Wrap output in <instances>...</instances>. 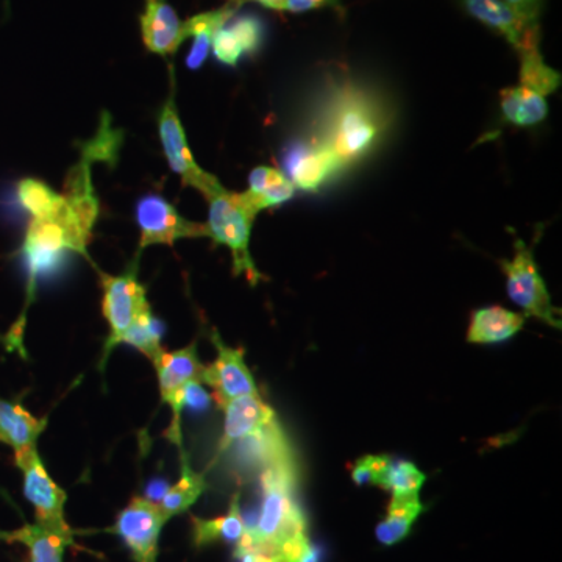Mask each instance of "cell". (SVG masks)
<instances>
[{
  "label": "cell",
  "mask_w": 562,
  "mask_h": 562,
  "mask_svg": "<svg viewBox=\"0 0 562 562\" xmlns=\"http://www.w3.org/2000/svg\"><path fill=\"white\" fill-rule=\"evenodd\" d=\"M390 127V114L382 101L350 81L333 88L325 105L319 136L312 140L335 155L341 168L368 157Z\"/></svg>",
  "instance_id": "1"
},
{
  "label": "cell",
  "mask_w": 562,
  "mask_h": 562,
  "mask_svg": "<svg viewBox=\"0 0 562 562\" xmlns=\"http://www.w3.org/2000/svg\"><path fill=\"white\" fill-rule=\"evenodd\" d=\"M297 462L273 465L260 473L261 509L255 527H247L244 536L251 542L276 550L299 535L306 532V517L295 501Z\"/></svg>",
  "instance_id": "2"
},
{
  "label": "cell",
  "mask_w": 562,
  "mask_h": 562,
  "mask_svg": "<svg viewBox=\"0 0 562 562\" xmlns=\"http://www.w3.org/2000/svg\"><path fill=\"white\" fill-rule=\"evenodd\" d=\"M209 201V222L206 232L209 238L217 246H225L231 249L233 260V276H246L250 286H257L266 277L258 271L254 258L250 255V235L257 214L251 213L244 205L239 194L221 190L206 198Z\"/></svg>",
  "instance_id": "3"
},
{
  "label": "cell",
  "mask_w": 562,
  "mask_h": 562,
  "mask_svg": "<svg viewBox=\"0 0 562 562\" xmlns=\"http://www.w3.org/2000/svg\"><path fill=\"white\" fill-rule=\"evenodd\" d=\"M501 266L509 299L524 310L525 316L561 330L560 310L553 305L552 295L539 273L532 247L516 239L513 260H502Z\"/></svg>",
  "instance_id": "4"
},
{
  "label": "cell",
  "mask_w": 562,
  "mask_h": 562,
  "mask_svg": "<svg viewBox=\"0 0 562 562\" xmlns=\"http://www.w3.org/2000/svg\"><path fill=\"white\" fill-rule=\"evenodd\" d=\"M102 284V314L109 324L110 335L106 338L103 351L109 358L111 350L120 346L125 333L131 330L140 314L149 312L150 303L147 301L146 288L138 280V265L127 268L121 276L101 273Z\"/></svg>",
  "instance_id": "5"
},
{
  "label": "cell",
  "mask_w": 562,
  "mask_h": 562,
  "mask_svg": "<svg viewBox=\"0 0 562 562\" xmlns=\"http://www.w3.org/2000/svg\"><path fill=\"white\" fill-rule=\"evenodd\" d=\"M162 403L171 408L172 425L168 430L169 439L181 447V413L187 406L188 390L192 384H203L205 366L199 358L198 342L183 347L180 350H162L154 361Z\"/></svg>",
  "instance_id": "6"
},
{
  "label": "cell",
  "mask_w": 562,
  "mask_h": 562,
  "mask_svg": "<svg viewBox=\"0 0 562 562\" xmlns=\"http://www.w3.org/2000/svg\"><path fill=\"white\" fill-rule=\"evenodd\" d=\"M168 516L160 503L146 497H135L120 514L105 532L116 535L131 550L135 562H157L158 542Z\"/></svg>",
  "instance_id": "7"
},
{
  "label": "cell",
  "mask_w": 562,
  "mask_h": 562,
  "mask_svg": "<svg viewBox=\"0 0 562 562\" xmlns=\"http://www.w3.org/2000/svg\"><path fill=\"white\" fill-rule=\"evenodd\" d=\"M157 121L166 160H168L172 171L183 181L184 187H191L202 192L205 199L221 190V181L211 173L203 171L201 166L195 162L194 155L188 146L187 133H184L183 125H181L173 94L169 95L168 101L161 106Z\"/></svg>",
  "instance_id": "8"
},
{
  "label": "cell",
  "mask_w": 562,
  "mask_h": 562,
  "mask_svg": "<svg viewBox=\"0 0 562 562\" xmlns=\"http://www.w3.org/2000/svg\"><path fill=\"white\" fill-rule=\"evenodd\" d=\"M14 462L24 479V495L35 508L36 524L52 530L72 531L66 522L65 505L68 494L52 480L44 468L38 450H24L14 453Z\"/></svg>",
  "instance_id": "9"
},
{
  "label": "cell",
  "mask_w": 562,
  "mask_h": 562,
  "mask_svg": "<svg viewBox=\"0 0 562 562\" xmlns=\"http://www.w3.org/2000/svg\"><path fill=\"white\" fill-rule=\"evenodd\" d=\"M136 224L139 227V250L165 244L173 246L180 239L209 238L205 224L188 221L172 203L158 194H147L136 203Z\"/></svg>",
  "instance_id": "10"
},
{
  "label": "cell",
  "mask_w": 562,
  "mask_h": 562,
  "mask_svg": "<svg viewBox=\"0 0 562 562\" xmlns=\"http://www.w3.org/2000/svg\"><path fill=\"white\" fill-rule=\"evenodd\" d=\"M211 342L216 347L217 357L213 364L205 366L202 383L211 387L217 406L222 408L244 395H260L257 382L244 360L246 351L228 347L216 330L211 335Z\"/></svg>",
  "instance_id": "11"
},
{
  "label": "cell",
  "mask_w": 562,
  "mask_h": 562,
  "mask_svg": "<svg viewBox=\"0 0 562 562\" xmlns=\"http://www.w3.org/2000/svg\"><path fill=\"white\" fill-rule=\"evenodd\" d=\"M74 251L65 225L58 220H32L22 244V255L29 269V292L36 281L57 268L65 251Z\"/></svg>",
  "instance_id": "12"
},
{
  "label": "cell",
  "mask_w": 562,
  "mask_h": 562,
  "mask_svg": "<svg viewBox=\"0 0 562 562\" xmlns=\"http://www.w3.org/2000/svg\"><path fill=\"white\" fill-rule=\"evenodd\" d=\"M227 452L232 454L236 469L246 475L254 472L261 473L273 465L295 462L294 450L279 420L249 438L232 443L222 453Z\"/></svg>",
  "instance_id": "13"
},
{
  "label": "cell",
  "mask_w": 562,
  "mask_h": 562,
  "mask_svg": "<svg viewBox=\"0 0 562 562\" xmlns=\"http://www.w3.org/2000/svg\"><path fill=\"white\" fill-rule=\"evenodd\" d=\"M462 5L471 16L508 41L517 52L541 43L538 21L527 20L505 0H462Z\"/></svg>",
  "instance_id": "14"
},
{
  "label": "cell",
  "mask_w": 562,
  "mask_h": 562,
  "mask_svg": "<svg viewBox=\"0 0 562 562\" xmlns=\"http://www.w3.org/2000/svg\"><path fill=\"white\" fill-rule=\"evenodd\" d=\"M284 168L290 176L288 179L295 188L312 192L319 191L325 181L342 171L335 155L314 140H303L288 149L284 155Z\"/></svg>",
  "instance_id": "15"
},
{
  "label": "cell",
  "mask_w": 562,
  "mask_h": 562,
  "mask_svg": "<svg viewBox=\"0 0 562 562\" xmlns=\"http://www.w3.org/2000/svg\"><path fill=\"white\" fill-rule=\"evenodd\" d=\"M139 25L146 49L161 57H171L187 41L183 22L168 0H146Z\"/></svg>",
  "instance_id": "16"
},
{
  "label": "cell",
  "mask_w": 562,
  "mask_h": 562,
  "mask_svg": "<svg viewBox=\"0 0 562 562\" xmlns=\"http://www.w3.org/2000/svg\"><path fill=\"white\" fill-rule=\"evenodd\" d=\"M225 414L224 435H222L221 452L232 443L249 438L255 432L273 424L277 414L260 395H244L222 406Z\"/></svg>",
  "instance_id": "17"
},
{
  "label": "cell",
  "mask_w": 562,
  "mask_h": 562,
  "mask_svg": "<svg viewBox=\"0 0 562 562\" xmlns=\"http://www.w3.org/2000/svg\"><path fill=\"white\" fill-rule=\"evenodd\" d=\"M295 187L288 179L286 173L269 166H258L249 176V190L241 192L244 205L257 214L262 210L279 206L281 203L291 201Z\"/></svg>",
  "instance_id": "18"
},
{
  "label": "cell",
  "mask_w": 562,
  "mask_h": 562,
  "mask_svg": "<svg viewBox=\"0 0 562 562\" xmlns=\"http://www.w3.org/2000/svg\"><path fill=\"white\" fill-rule=\"evenodd\" d=\"M47 427V417L36 419L20 403L0 398V442L16 452L36 449L40 436Z\"/></svg>",
  "instance_id": "19"
},
{
  "label": "cell",
  "mask_w": 562,
  "mask_h": 562,
  "mask_svg": "<svg viewBox=\"0 0 562 562\" xmlns=\"http://www.w3.org/2000/svg\"><path fill=\"white\" fill-rule=\"evenodd\" d=\"M527 316L509 312L502 306H487L471 314L468 341L471 344H498L508 341L522 330Z\"/></svg>",
  "instance_id": "20"
},
{
  "label": "cell",
  "mask_w": 562,
  "mask_h": 562,
  "mask_svg": "<svg viewBox=\"0 0 562 562\" xmlns=\"http://www.w3.org/2000/svg\"><path fill=\"white\" fill-rule=\"evenodd\" d=\"M9 542L22 543L27 549V562H65L66 549L74 543V531L52 530L35 522L10 531Z\"/></svg>",
  "instance_id": "21"
},
{
  "label": "cell",
  "mask_w": 562,
  "mask_h": 562,
  "mask_svg": "<svg viewBox=\"0 0 562 562\" xmlns=\"http://www.w3.org/2000/svg\"><path fill=\"white\" fill-rule=\"evenodd\" d=\"M192 542L198 549L216 542L236 543L243 538L247 525L244 520L239 492L233 495L227 514L216 519L191 516Z\"/></svg>",
  "instance_id": "22"
},
{
  "label": "cell",
  "mask_w": 562,
  "mask_h": 562,
  "mask_svg": "<svg viewBox=\"0 0 562 562\" xmlns=\"http://www.w3.org/2000/svg\"><path fill=\"white\" fill-rule=\"evenodd\" d=\"M236 10L238 9L227 3L220 10L195 14L191 20L183 22L184 36H187V40L192 36L191 50L187 57L188 69L198 70L202 68L203 63L209 58L214 32L231 20Z\"/></svg>",
  "instance_id": "23"
},
{
  "label": "cell",
  "mask_w": 562,
  "mask_h": 562,
  "mask_svg": "<svg viewBox=\"0 0 562 562\" xmlns=\"http://www.w3.org/2000/svg\"><path fill=\"white\" fill-rule=\"evenodd\" d=\"M501 106L505 120L517 127H532L549 116L546 98L524 87L502 90Z\"/></svg>",
  "instance_id": "24"
},
{
  "label": "cell",
  "mask_w": 562,
  "mask_h": 562,
  "mask_svg": "<svg viewBox=\"0 0 562 562\" xmlns=\"http://www.w3.org/2000/svg\"><path fill=\"white\" fill-rule=\"evenodd\" d=\"M425 509L419 497H392L386 517L376 525V539L383 546H395L403 541Z\"/></svg>",
  "instance_id": "25"
},
{
  "label": "cell",
  "mask_w": 562,
  "mask_h": 562,
  "mask_svg": "<svg viewBox=\"0 0 562 562\" xmlns=\"http://www.w3.org/2000/svg\"><path fill=\"white\" fill-rule=\"evenodd\" d=\"M206 491L205 475L195 472L188 462L184 453H181V475L179 482L169 487L162 495L160 506L168 519L187 513L188 509L201 498Z\"/></svg>",
  "instance_id": "26"
},
{
  "label": "cell",
  "mask_w": 562,
  "mask_h": 562,
  "mask_svg": "<svg viewBox=\"0 0 562 562\" xmlns=\"http://www.w3.org/2000/svg\"><path fill=\"white\" fill-rule=\"evenodd\" d=\"M519 55L520 87L527 88L542 98L552 94L561 87V74L543 61L539 46L527 47V49L520 50Z\"/></svg>",
  "instance_id": "27"
},
{
  "label": "cell",
  "mask_w": 562,
  "mask_h": 562,
  "mask_svg": "<svg viewBox=\"0 0 562 562\" xmlns=\"http://www.w3.org/2000/svg\"><path fill=\"white\" fill-rule=\"evenodd\" d=\"M21 205L32 214L33 220H54L65 209V198L52 190L49 184L35 179H24L18 184Z\"/></svg>",
  "instance_id": "28"
},
{
  "label": "cell",
  "mask_w": 562,
  "mask_h": 562,
  "mask_svg": "<svg viewBox=\"0 0 562 562\" xmlns=\"http://www.w3.org/2000/svg\"><path fill=\"white\" fill-rule=\"evenodd\" d=\"M427 475L413 462L397 461L391 458L379 487L391 491L392 497H419Z\"/></svg>",
  "instance_id": "29"
},
{
  "label": "cell",
  "mask_w": 562,
  "mask_h": 562,
  "mask_svg": "<svg viewBox=\"0 0 562 562\" xmlns=\"http://www.w3.org/2000/svg\"><path fill=\"white\" fill-rule=\"evenodd\" d=\"M122 143V133L111 127L110 116L102 113V122L94 138L81 146V160L87 162H114L117 161V151Z\"/></svg>",
  "instance_id": "30"
},
{
  "label": "cell",
  "mask_w": 562,
  "mask_h": 562,
  "mask_svg": "<svg viewBox=\"0 0 562 562\" xmlns=\"http://www.w3.org/2000/svg\"><path fill=\"white\" fill-rule=\"evenodd\" d=\"M121 344H128L135 347L140 353L146 355L150 361H154L161 353V325L155 319L151 310L140 314L131 330L125 333Z\"/></svg>",
  "instance_id": "31"
},
{
  "label": "cell",
  "mask_w": 562,
  "mask_h": 562,
  "mask_svg": "<svg viewBox=\"0 0 562 562\" xmlns=\"http://www.w3.org/2000/svg\"><path fill=\"white\" fill-rule=\"evenodd\" d=\"M225 27L231 31L244 55H254L260 50L265 41V24L260 18L255 14H241V16L233 14L231 20L225 22Z\"/></svg>",
  "instance_id": "32"
},
{
  "label": "cell",
  "mask_w": 562,
  "mask_h": 562,
  "mask_svg": "<svg viewBox=\"0 0 562 562\" xmlns=\"http://www.w3.org/2000/svg\"><path fill=\"white\" fill-rule=\"evenodd\" d=\"M390 461L391 457H386V454H376V457L375 454H366L351 465V480L358 486H364V484L379 486Z\"/></svg>",
  "instance_id": "33"
},
{
  "label": "cell",
  "mask_w": 562,
  "mask_h": 562,
  "mask_svg": "<svg viewBox=\"0 0 562 562\" xmlns=\"http://www.w3.org/2000/svg\"><path fill=\"white\" fill-rule=\"evenodd\" d=\"M283 562H319V552L310 541L308 535H299L281 547Z\"/></svg>",
  "instance_id": "34"
},
{
  "label": "cell",
  "mask_w": 562,
  "mask_h": 562,
  "mask_svg": "<svg viewBox=\"0 0 562 562\" xmlns=\"http://www.w3.org/2000/svg\"><path fill=\"white\" fill-rule=\"evenodd\" d=\"M335 5H338V0H284V11H291V13H305V11Z\"/></svg>",
  "instance_id": "35"
},
{
  "label": "cell",
  "mask_w": 562,
  "mask_h": 562,
  "mask_svg": "<svg viewBox=\"0 0 562 562\" xmlns=\"http://www.w3.org/2000/svg\"><path fill=\"white\" fill-rule=\"evenodd\" d=\"M512 9L530 21H538L546 0H505Z\"/></svg>",
  "instance_id": "36"
},
{
  "label": "cell",
  "mask_w": 562,
  "mask_h": 562,
  "mask_svg": "<svg viewBox=\"0 0 562 562\" xmlns=\"http://www.w3.org/2000/svg\"><path fill=\"white\" fill-rule=\"evenodd\" d=\"M246 2H257L260 3L261 7H265V9L284 11V0H231L228 3L235 7V9H239V7Z\"/></svg>",
  "instance_id": "37"
},
{
  "label": "cell",
  "mask_w": 562,
  "mask_h": 562,
  "mask_svg": "<svg viewBox=\"0 0 562 562\" xmlns=\"http://www.w3.org/2000/svg\"><path fill=\"white\" fill-rule=\"evenodd\" d=\"M10 531L0 530V541L9 542Z\"/></svg>",
  "instance_id": "38"
}]
</instances>
